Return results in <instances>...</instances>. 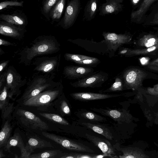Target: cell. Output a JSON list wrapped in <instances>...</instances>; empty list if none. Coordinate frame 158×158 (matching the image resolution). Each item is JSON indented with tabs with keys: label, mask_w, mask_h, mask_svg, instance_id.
Wrapping results in <instances>:
<instances>
[{
	"label": "cell",
	"mask_w": 158,
	"mask_h": 158,
	"mask_svg": "<svg viewBox=\"0 0 158 158\" xmlns=\"http://www.w3.org/2000/svg\"><path fill=\"white\" fill-rule=\"evenodd\" d=\"M60 44L54 36H39L29 45L16 52L19 57V63L29 66L38 56L58 52L60 50Z\"/></svg>",
	"instance_id": "6da1fadb"
},
{
	"label": "cell",
	"mask_w": 158,
	"mask_h": 158,
	"mask_svg": "<svg viewBox=\"0 0 158 158\" xmlns=\"http://www.w3.org/2000/svg\"><path fill=\"white\" fill-rule=\"evenodd\" d=\"M54 77L47 74H34L29 79L22 95L17 102L22 104L44 91L59 86L62 81L56 82L53 80Z\"/></svg>",
	"instance_id": "7a4b0ae2"
},
{
	"label": "cell",
	"mask_w": 158,
	"mask_h": 158,
	"mask_svg": "<svg viewBox=\"0 0 158 158\" xmlns=\"http://www.w3.org/2000/svg\"><path fill=\"white\" fill-rule=\"evenodd\" d=\"M63 91V87L61 83L56 88L44 91L32 97L22 104L24 106L39 108L49 106L62 95Z\"/></svg>",
	"instance_id": "3957f363"
},
{
	"label": "cell",
	"mask_w": 158,
	"mask_h": 158,
	"mask_svg": "<svg viewBox=\"0 0 158 158\" xmlns=\"http://www.w3.org/2000/svg\"><path fill=\"white\" fill-rule=\"evenodd\" d=\"M60 59V54L51 57H37L32 63L33 70L55 76L59 71Z\"/></svg>",
	"instance_id": "277c9868"
},
{
	"label": "cell",
	"mask_w": 158,
	"mask_h": 158,
	"mask_svg": "<svg viewBox=\"0 0 158 158\" xmlns=\"http://www.w3.org/2000/svg\"><path fill=\"white\" fill-rule=\"evenodd\" d=\"M6 70L5 85L8 89V96L14 101L21 94L20 88L26 83L27 80L22 79L21 75L13 66H9Z\"/></svg>",
	"instance_id": "5b68a950"
},
{
	"label": "cell",
	"mask_w": 158,
	"mask_h": 158,
	"mask_svg": "<svg viewBox=\"0 0 158 158\" xmlns=\"http://www.w3.org/2000/svg\"><path fill=\"white\" fill-rule=\"evenodd\" d=\"M144 71L137 68H130L124 71L121 77L123 82V90H136L142 85V82L147 76Z\"/></svg>",
	"instance_id": "8992f818"
},
{
	"label": "cell",
	"mask_w": 158,
	"mask_h": 158,
	"mask_svg": "<svg viewBox=\"0 0 158 158\" xmlns=\"http://www.w3.org/2000/svg\"><path fill=\"white\" fill-rule=\"evenodd\" d=\"M42 134L46 138L54 141L68 150L85 153L95 152L94 150L88 146L73 139L44 131L42 132Z\"/></svg>",
	"instance_id": "52a82bcc"
},
{
	"label": "cell",
	"mask_w": 158,
	"mask_h": 158,
	"mask_svg": "<svg viewBox=\"0 0 158 158\" xmlns=\"http://www.w3.org/2000/svg\"><path fill=\"white\" fill-rule=\"evenodd\" d=\"M108 78L109 74L107 73L100 71L94 73L86 77L71 83L70 85L76 88H99L101 87L107 81Z\"/></svg>",
	"instance_id": "ba28073f"
},
{
	"label": "cell",
	"mask_w": 158,
	"mask_h": 158,
	"mask_svg": "<svg viewBox=\"0 0 158 158\" xmlns=\"http://www.w3.org/2000/svg\"><path fill=\"white\" fill-rule=\"evenodd\" d=\"M90 109L105 116H107L119 124L123 123H131L132 116L129 111L123 109H111L106 107L105 109L91 108Z\"/></svg>",
	"instance_id": "9c48e42d"
},
{
	"label": "cell",
	"mask_w": 158,
	"mask_h": 158,
	"mask_svg": "<svg viewBox=\"0 0 158 158\" xmlns=\"http://www.w3.org/2000/svg\"><path fill=\"white\" fill-rule=\"evenodd\" d=\"M16 114L21 123L28 127L41 130H47L49 128L46 123L30 111L22 109H18Z\"/></svg>",
	"instance_id": "30bf717a"
},
{
	"label": "cell",
	"mask_w": 158,
	"mask_h": 158,
	"mask_svg": "<svg viewBox=\"0 0 158 158\" xmlns=\"http://www.w3.org/2000/svg\"><path fill=\"white\" fill-rule=\"evenodd\" d=\"M102 35L108 49L114 52L122 45L128 43L131 40L129 35L125 34L103 32Z\"/></svg>",
	"instance_id": "8fae6325"
},
{
	"label": "cell",
	"mask_w": 158,
	"mask_h": 158,
	"mask_svg": "<svg viewBox=\"0 0 158 158\" xmlns=\"http://www.w3.org/2000/svg\"><path fill=\"white\" fill-rule=\"evenodd\" d=\"M81 0H71L66 7L62 23V27L67 29L75 23L79 13Z\"/></svg>",
	"instance_id": "7c38bea8"
},
{
	"label": "cell",
	"mask_w": 158,
	"mask_h": 158,
	"mask_svg": "<svg viewBox=\"0 0 158 158\" xmlns=\"http://www.w3.org/2000/svg\"><path fill=\"white\" fill-rule=\"evenodd\" d=\"M94 70L92 67L71 65L64 67L63 74L67 79L79 80L92 75Z\"/></svg>",
	"instance_id": "4fadbf2b"
},
{
	"label": "cell",
	"mask_w": 158,
	"mask_h": 158,
	"mask_svg": "<svg viewBox=\"0 0 158 158\" xmlns=\"http://www.w3.org/2000/svg\"><path fill=\"white\" fill-rule=\"evenodd\" d=\"M70 95L75 100L86 102L118 97L122 95L123 94H109L89 92H80L73 93L70 94Z\"/></svg>",
	"instance_id": "5bb4252c"
},
{
	"label": "cell",
	"mask_w": 158,
	"mask_h": 158,
	"mask_svg": "<svg viewBox=\"0 0 158 158\" xmlns=\"http://www.w3.org/2000/svg\"><path fill=\"white\" fill-rule=\"evenodd\" d=\"M114 148L117 151L122 153L119 155L120 158H149V156L146 155L141 149L131 147H123L119 143H117L113 145Z\"/></svg>",
	"instance_id": "9a60e30c"
},
{
	"label": "cell",
	"mask_w": 158,
	"mask_h": 158,
	"mask_svg": "<svg viewBox=\"0 0 158 158\" xmlns=\"http://www.w3.org/2000/svg\"><path fill=\"white\" fill-rule=\"evenodd\" d=\"M0 109L1 111V117L3 120L10 116L14 108V103H10V99L8 96V89L5 85L0 91Z\"/></svg>",
	"instance_id": "2e32d148"
},
{
	"label": "cell",
	"mask_w": 158,
	"mask_h": 158,
	"mask_svg": "<svg viewBox=\"0 0 158 158\" xmlns=\"http://www.w3.org/2000/svg\"><path fill=\"white\" fill-rule=\"evenodd\" d=\"M87 139L99 148L103 154L116 155V150L110 142L107 139L86 134Z\"/></svg>",
	"instance_id": "e0dca14e"
},
{
	"label": "cell",
	"mask_w": 158,
	"mask_h": 158,
	"mask_svg": "<svg viewBox=\"0 0 158 158\" xmlns=\"http://www.w3.org/2000/svg\"><path fill=\"white\" fill-rule=\"evenodd\" d=\"M12 147L19 148L21 152V158H28L31 155L26 151L22 138L19 133H16L10 137L6 145L4 147L6 151L10 152V149Z\"/></svg>",
	"instance_id": "ac0fdd59"
},
{
	"label": "cell",
	"mask_w": 158,
	"mask_h": 158,
	"mask_svg": "<svg viewBox=\"0 0 158 158\" xmlns=\"http://www.w3.org/2000/svg\"><path fill=\"white\" fill-rule=\"evenodd\" d=\"M0 33L2 35L20 40L23 36L24 32L23 29L11 24L2 23L0 25Z\"/></svg>",
	"instance_id": "d6986e66"
},
{
	"label": "cell",
	"mask_w": 158,
	"mask_h": 158,
	"mask_svg": "<svg viewBox=\"0 0 158 158\" xmlns=\"http://www.w3.org/2000/svg\"><path fill=\"white\" fill-rule=\"evenodd\" d=\"M52 147V144L50 142L39 138L34 137L30 138L25 146L26 151L31 155L36 149Z\"/></svg>",
	"instance_id": "ffe728a7"
},
{
	"label": "cell",
	"mask_w": 158,
	"mask_h": 158,
	"mask_svg": "<svg viewBox=\"0 0 158 158\" xmlns=\"http://www.w3.org/2000/svg\"><path fill=\"white\" fill-rule=\"evenodd\" d=\"M123 7L121 3L106 2L100 7L99 15L103 16L110 14H116L122 10Z\"/></svg>",
	"instance_id": "44dd1931"
},
{
	"label": "cell",
	"mask_w": 158,
	"mask_h": 158,
	"mask_svg": "<svg viewBox=\"0 0 158 158\" xmlns=\"http://www.w3.org/2000/svg\"><path fill=\"white\" fill-rule=\"evenodd\" d=\"M80 124L103 135L109 140H112L113 139V136L110 130L103 126L86 122L81 123Z\"/></svg>",
	"instance_id": "7402d4cb"
},
{
	"label": "cell",
	"mask_w": 158,
	"mask_h": 158,
	"mask_svg": "<svg viewBox=\"0 0 158 158\" xmlns=\"http://www.w3.org/2000/svg\"><path fill=\"white\" fill-rule=\"evenodd\" d=\"M75 114L79 118L89 121L102 122L106 121V118L85 109L78 110L75 112Z\"/></svg>",
	"instance_id": "603a6c76"
},
{
	"label": "cell",
	"mask_w": 158,
	"mask_h": 158,
	"mask_svg": "<svg viewBox=\"0 0 158 158\" xmlns=\"http://www.w3.org/2000/svg\"><path fill=\"white\" fill-rule=\"evenodd\" d=\"M98 6V0H89L87 2L84 10V19L89 21L95 17Z\"/></svg>",
	"instance_id": "cb8c5ba5"
},
{
	"label": "cell",
	"mask_w": 158,
	"mask_h": 158,
	"mask_svg": "<svg viewBox=\"0 0 158 158\" xmlns=\"http://www.w3.org/2000/svg\"><path fill=\"white\" fill-rule=\"evenodd\" d=\"M156 0H143L139 8L131 14L132 20L139 21L146 12L147 9L154 1Z\"/></svg>",
	"instance_id": "d4e9b609"
},
{
	"label": "cell",
	"mask_w": 158,
	"mask_h": 158,
	"mask_svg": "<svg viewBox=\"0 0 158 158\" xmlns=\"http://www.w3.org/2000/svg\"><path fill=\"white\" fill-rule=\"evenodd\" d=\"M12 128L10 123L6 120L2 127L0 132V148L6 145L12 131Z\"/></svg>",
	"instance_id": "484cf974"
},
{
	"label": "cell",
	"mask_w": 158,
	"mask_h": 158,
	"mask_svg": "<svg viewBox=\"0 0 158 158\" xmlns=\"http://www.w3.org/2000/svg\"><path fill=\"white\" fill-rule=\"evenodd\" d=\"M62 153L60 150H51L31 154L28 158H59Z\"/></svg>",
	"instance_id": "4316f807"
},
{
	"label": "cell",
	"mask_w": 158,
	"mask_h": 158,
	"mask_svg": "<svg viewBox=\"0 0 158 158\" xmlns=\"http://www.w3.org/2000/svg\"><path fill=\"white\" fill-rule=\"evenodd\" d=\"M158 44V36L149 34L141 37L138 41V44L140 46L149 48Z\"/></svg>",
	"instance_id": "83f0119b"
},
{
	"label": "cell",
	"mask_w": 158,
	"mask_h": 158,
	"mask_svg": "<svg viewBox=\"0 0 158 158\" xmlns=\"http://www.w3.org/2000/svg\"><path fill=\"white\" fill-rule=\"evenodd\" d=\"M123 90V82L120 76H118L115 78V82L111 86L106 89L101 90L99 92L101 93L111 92Z\"/></svg>",
	"instance_id": "f1b7e54d"
},
{
	"label": "cell",
	"mask_w": 158,
	"mask_h": 158,
	"mask_svg": "<svg viewBox=\"0 0 158 158\" xmlns=\"http://www.w3.org/2000/svg\"><path fill=\"white\" fill-rule=\"evenodd\" d=\"M39 114L49 120L59 124L68 125L69 123L67 120L60 115L57 114L47 113H39Z\"/></svg>",
	"instance_id": "f546056e"
},
{
	"label": "cell",
	"mask_w": 158,
	"mask_h": 158,
	"mask_svg": "<svg viewBox=\"0 0 158 158\" xmlns=\"http://www.w3.org/2000/svg\"><path fill=\"white\" fill-rule=\"evenodd\" d=\"M65 2V0H58L51 12V16L52 18L58 19L60 18L64 7Z\"/></svg>",
	"instance_id": "4dcf8cb0"
},
{
	"label": "cell",
	"mask_w": 158,
	"mask_h": 158,
	"mask_svg": "<svg viewBox=\"0 0 158 158\" xmlns=\"http://www.w3.org/2000/svg\"><path fill=\"white\" fill-rule=\"evenodd\" d=\"M60 104V110L61 114L63 116L70 115L71 114L70 106L64 93L62 95V99Z\"/></svg>",
	"instance_id": "1f68e13d"
},
{
	"label": "cell",
	"mask_w": 158,
	"mask_h": 158,
	"mask_svg": "<svg viewBox=\"0 0 158 158\" xmlns=\"http://www.w3.org/2000/svg\"><path fill=\"white\" fill-rule=\"evenodd\" d=\"M158 49V44L149 48L143 49L129 50L128 52L124 55L130 56L141 54H145Z\"/></svg>",
	"instance_id": "d6a6232c"
},
{
	"label": "cell",
	"mask_w": 158,
	"mask_h": 158,
	"mask_svg": "<svg viewBox=\"0 0 158 158\" xmlns=\"http://www.w3.org/2000/svg\"><path fill=\"white\" fill-rule=\"evenodd\" d=\"M0 17L2 19L5 20L10 23L16 25H22L24 23L23 19L16 16L1 14L0 15Z\"/></svg>",
	"instance_id": "836d02e7"
},
{
	"label": "cell",
	"mask_w": 158,
	"mask_h": 158,
	"mask_svg": "<svg viewBox=\"0 0 158 158\" xmlns=\"http://www.w3.org/2000/svg\"><path fill=\"white\" fill-rule=\"evenodd\" d=\"M93 57L86 55L66 53L64 55V58L67 61L74 62L76 61L91 59Z\"/></svg>",
	"instance_id": "e575fe53"
},
{
	"label": "cell",
	"mask_w": 158,
	"mask_h": 158,
	"mask_svg": "<svg viewBox=\"0 0 158 158\" xmlns=\"http://www.w3.org/2000/svg\"><path fill=\"white\" fill-rule=\"evenodd\" d=\"M79 65L87 66L88 67H95L100 63V60L97 58L93 57L91 59H88L74 62Z\"/></svg>",
	"instance_id": "d590c367"
},
{
	"label": "cell",
	"mask_w": 158,
	"mask_h": 158,
	"mask_svg": "<svg viewBox=\"0 0 158 158\" xmlns=\"http://www.w3.org/2000/svg\"><path fill=\"white\" fill-rule=\"evenodd\" d=\"M23 3V2H19L16 1H6L2 2L0 3V10H1L8 6H22Z\"/></svg>",
	"instance_id": "8d00e7d4"
},
{
	"label": "cell",
	"mask_w": 158,
	"mask_h": 158,
	"mask_svg": "<svg viewBox=\"0 0 158 158\" xmlns=\"http://www.w3.org/2000/svg\"><path fill=\"white\" fill-rule=\"evenodd\" d=\"M58 0H46L43 6L44 12L48 13L52 6Z\"/></svg>",
	"instance_id": "74e56055"
},
{
	"label": "cell",
	"mask_w": 158,
	"mask_h": 158,
	"mask_svg": "<svg viewBox=\"0 0 158 158\" xmlns=\"http://www.w3.org/2000/svg\"><path fill=\"white\" fill-rule=\"evenodd\" d=\"M147 94L158 97V84L154 85L152 87H148L147 89Z\"/></svg>",
	"instance_id": "f35d334b"
},
{
	"label": "cell",
	"mask_w": 158,
	"mask_h": 158,
	"mask_svg": "<svg viewBox=\"0 0 158 158\" xmlns=\"http://www.w3.org/2000/svg\"><path fill=\"white\" fill-rule=\"evenodd\" d=\"M7 72L6 70L0 74V90H1L5 85Z\"/></svg>",
	"instance_id": "ab89813d"
},
{
	"label": "cell",
	"mask_w": 158,
	"mask_h": 158,
	"mask_svg": "<svg viewBox=\"0 0 158 158\" xmlns=\"http://www.w3.org/2000/svg\"><path fill=\"white\" fill-rule=\"evenodd\" d=\"M0 45L4 46H17V44L15 43L10 42L2 38L0 39Z\"/></svg>",
	"instance_id": "60d3db41"
},
{
	"label": "cell",
	"mask_w": 158,
	"mask_h": 158,
	"mask_svg": "<svg viewBox=\"0 0 158 158\" xmlns=\"http://www.w3.org/2000/svg\"><path fill=\"white\" fill-rule=\"evenodd\" d=\"M10 61V60H3L1 61L0 64V72L1 74L2 73L3 70L7 66Z\"/></svg>",
	"instance_id": "b9f144b4"
},
{
	"label": "cell",
	"mask_w": 158,
	"mask_h": 158,
	"mask_svg": "<svg viewBox=\"0 0 158 158\" xmlns=\"http://www.w3.org/2000/svg\"><path fill=\"white\" fill-rule=\"evenodd\" d=\"M129 49L128 48H124L119 51L118 54L120 55H125L129 51Z\"/></svg>",
	"instance_id": "7bdbcfd3"
},
{
	"label": "cell",
	"mask_w": 158,
	"mask_h": 158,
	"mask_svg": "<svg viewBox=\"0 0 158 158\" xmlns=\"http://www.w3.org/2000/svg\"><path fill=\"white\" fill-rule=\"evenodd\" d=\"M106 2H114L117 3H122L123 0H105Z\"/></svg>",
	"instance_id": "ee69618b"
},
{
	"label": "cell",
	"mask_w": 158,
	"mask_h": 158,
	"mask_svg": "<svg viewBox=\"0 0 158 158\" xmlns=\"http://www.w3.org/2000/svg\"><path fill=\"white\" fill-rule=\"evenodd\" d=\"M154 119L155 123L158 125V112L155 114Z\"/></svg>",
	"instance_id": "f6af8a7d"
},
{
	"label": "cell",
	"mask_w": 158,
	"mask_h": 158,
	"mask_svg": "<svg viewBox=\"0 0 158 158\" xmlns=\"http://www.w3.org/2000/svg\"><path fill=\"white\" fill-rule=\"evenodd\" d=\"M158 64V58L152 61L150 63V64L154 65L155 64Z\"/></svg>",
	"instance_id": "bcb514c9"
},
{
	"label": "cell",
	"mask_w": 158,
	"mask_h": 158,
	"mask_svg": "<svg viewBox=\"0 0 158 158\" xmlns=\"http://www.w3.org/2000/svg\"><path fill=\"white\" fill-rule=\"evenodd\" d=\"M6 156V155L3 153V150H0V158H2Z\"/></svg>",
	"instance_id": "7dc6e473"
},
{
	"label": "cell",
	"mask_w": 158,
	"mask_h": 158,
	"mask_svg": "<svg viewBox=\"0 0 158 158\" xmlns=\"http://www.w3.org/2000/svg\"><path fill=\"white\" fill-rule=\"evenodd\" d=\"M140 0H131L132 3L134 5H136Z\"/></svg>",
	"instance_id": "c3c4849f"
},
{
	"label": "cell",
	"mask_w": 158,
	"mask_h": 158,
	"mask_svg": "<svg viewBox=\"0 0 158 158\" xmlns=\"http://www.w3.org/2000/svg\"><path fill=\"white\" fill-rule=\"evenodd\" d=\"M150 23L154 24H158V19L156 20H153L152 21H151Z\"/></svg>",
	"instance_id": "681fc988"
},
{
	"label": "cell",
	"mask_w": 158,
	"mask_h": 158,
	"mask_svg": "<svg viewBox=\"0 0 158 158\" xmlns=\"http://www.w3.org/2000/svg\"><path fill=\"white\" fill-rule=\"evenodd\" d=\"M157 19H158V12L155 14L153 20H156Z\"/></svg>",
	"instance_id": "f907efd6"
},
{
	"label": "cell",
	"mask_w": 158,
	"mask_h": 158,
	"mask_svg": "<svg viewBox=\"0 0 158 158\" xmlns=\"http://www.w3.org/2000/svg\"><path fill=\"white\" fill-rule=\"evenodd\" d=\"M4 53V51L1 49V48H0V55H1Z\"/></svg>",
	"instance_id": "816d5d0a"
},
{
	"label": "cell",
	"mask_w": 158,
	"mask_h": 158,
	"mask_svg": "<svg viewBox=\"0 0 158 158\" xmlns=\"http://www.w3.org/2000/svg\"><path fill=\"white\" fill-rule=\"evenodd\" d=\"M15 158H19V157H18V155H17L16 154H15Z\"/></svg>",
	"instance_id": "f5cc1de1"
},
{
	"label": "cell",
	"mask_w": 158,
	"mask_h": 158,
	"mask_svg": "<svg viewBox=\"0 0 158 158\" xmlns=\"http://www.w3.org/2000/svg\"><path fill=\"white\" fill-rule=\"evenodd\" d=\"M154 65H156L158 66V64H155Z\"/></svg>",
	"instance_id": "db71d44e"
},
{
	"label": "cell",
	"mask_w": 158,
	"mask_h": 158,
	"mask_svg": "<svg viewBox=\"0 0 158 158\" xmlns=\"http://www.w3.org/2000/svg\"><path fill=\"white\" fill-rule=\"evenodd\" d=\"M157 147H158V145L157 146Z\"/></svg>",
	"instance_id": "11a10c76"
},
{
	"label": "cell",
	"mask_w": 158,
	"mask_h": 158,
	"mask_svg": "<svg viewBox=\"0 0 158 158\" xmlns=\"http://www.w3.org/2000/svg\"></svg>",
	"instance_id": "9f6ffc18"
}]
</instances>
